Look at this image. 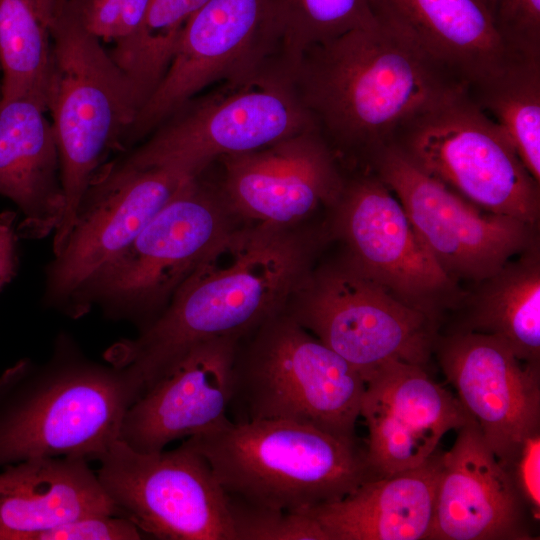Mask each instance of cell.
Returning <instances> with one entry per match:
<instances>
[{
  "instance_id": "obj_16",
  "label": "cell",
  "mask_w": 540,
  "mask_h": 540,
  "mask_svg": "<svg viewBox=\"0 0 540 540\" xmlns=\"http://www.w3.org/2000/svg\"><path fill=\"white\" fill-rule=\"evenodd\" d=\"M218 188L238 220L294 228L343 188L338 159L310 128L257 150L223 156Z\"/></svg>"
},
{
  "instance_id": "obj_11",
  "label": "cell",
  "mask_w": 540,
  "mask_h": 540,
  "mask_svg": "<svg viewBox=\"0 0 540 540\" xmlns=\"http://www.w3.org/2000/svg\"><path fill=\"white\" fill-rule=\"evenodd\" d=\"M189 177L172 168L136 167L123 158L104 164L46 268L44 304L74 319L85 315L97 278Z\"/></svg>"
},
{
  "instance_id": "obj_2",
  "label": "cell",
  "mask_w": 540,
  "mask_h": 540,
  "mask_svg": "<svg viewBox=\"0 0 540 540\" xmlns=\"http://www.w3.org/2000/svg\"><path fill=\"white\" fill-rule=\"evenodd\" d=\"M283 68L337 159L362 155L367 163L406 123L467 90L378 21L312 45Z\"/></svg>"
},
{
  "instance_id": "obj_17",
  "label": "cell",
  "mask_w": 540,
  "mask_h": 540,
  "mask_svg": "<svg viewBox=\"0 0 540 540\" xmlns=\"http://www.w3.org/2000/svg\"><path fill=\"white\" fill-rule=\"evenodd\" d=\"M434 354L504 466L540 430V366L520 360L501 339L474 332L439 333Z\"/></svg>"
},
{
  "instance_id": "obj_3",
  "label": "cell",
  "mask_w": 540,
  "mask_h": 540,
  "mask_svg": "<svg viewBox=\"0 0 540 540\" xmlns=\"http://www.w3.org/2000/svg\"><path fill=\"white\" fill-rule=\"evenodd\" d=\"M141 393L128 370L59 336L47 361L21 359L0 375V468L42 457L98 460Z\"/></svg>"
},
{
  "instance_id": "obj_5",
  "label": "cell",
  "mask_w": 540,
  "mask_h": 540,
  "mask_svg": "<svg viewBox=\"0 0 540 540\" xmlns=\"http://www.w3.org/2000/svg\"><path fill=\"white\" fill-rule=\"evenodd\" d=\"M51 37L46 110L52 116L65 199L52 235L55 253L92 178L110 152L122 150L140 104L130 79L84 25L79 0L55 5Z\"/></svg>"
},
{
  "instance_id": "obj_8",
  "label": "cell",
  "mask_w": 540,
  "mask_h": 540,
  "mask_svg": "<svg viewBox=\"0 0 540 540\" xmlns=\"http://www.w3.org/2000/svg\"><path fill=\"white\" fill-rule=\"evenodd\" d=\"M391 143L421 171L478 208L536 227L540 183L468 90L416 116Z\"/></svg>"
},
{
  "instance_id": "obj_15",
  "label": "cell",
  "mask_w": 540,
  "mask_h": 540,
  "mask_svg": "<svg viewBox=\"0 0 540 540\" xmlns=\"http://www.w3.org/2000/svg\"><path fill=\"white\" fill-rule=\"evenodd\" d=\"M333 230L347 259L364 275L440 329L443 315L465 296L420 240L404 208L372 172L344 180L332 207Z\"/></svg>"
},
{
  "instance_id": "obj_14",
  "label": "cell",
  "mask_w": 540,
  "mask_h": 540,
  "mask_svg": "<svg viewBox=\"0 0 540 540\" xmlns=\"http://www.w3.org/2000/svg\"><path fill=\"white\" fill-rule=\"evenodd\" d=\"M368 164L397 197L437 264L457 283L481 282L535 242V227L478 208L421 171L392 143Z\"/></svg>"
},
{
  "instance_id": "obj_28",
  "label": "cell",
  "mask_w": 540,
  "mask_h": 540,
  "mask_svg": "<svg viewBox=\"0 0 540 540\" xmlns=\"http://www.w3.org/2000/svg\"><path fill=\"white\" fill-rule=\"evenodd\" d=\"M267 14L283 66L312 45L377 22L368 0H269Z\"/></svg>"
},
{
  "instance_id": "obj_20",
  "label": "cell",
  "mask_w": 540,
  "mask_h": 540,
  "mask_svg": "<svg viewBox=\"0 0 540 540\" xmlns=\"http://www.w3.org/2000/svg\"><path fill=\"white\" fill-rule=\"evenodd\" d=\"M456 432L442 451L428 540L535 539L528 509L476 422Z\"/></svg>"
},
{
  "instance_id": "obj_30",
  "label": "cell",
  "mask_w": 540,
  "mask_h": 540,
  "mask_svg": "<svg viewBox=\"0 0 540 540\" xmlns=\"http://www.w3.org/2000/svg\"><path fill=\"white\" fill-rule=\"evenodd\" d=\"M235 540H328L306 512L252 504L226 495Z\"/></svg>"
},
{
  "instance_id": "obj_6",
  "label": "cell",
  "mask_w": 540,
  "mask_h": 540,
  "mask_svg": "<svg viewBox=\"0 0 540 540\" xmlns=\"http://www.w3.org/2000/svg\"><path fill=\"white\" fill-rule=\"evenodd\" d=\"M362 375L285 312L238 343L228 411L233 422L286 420L355 440Z\"/></svg>"
},
{
  "instance_id": "obj_24",
  "label": "cell",
  "mask_w": 540,
  "mask_h": 540,
  "mask_svg": "<svg viewBox=\"0 0 540 540\" xmlns=\"http://www.w3.org/2000/svg\"><path fill=\"white\" fill-rule=\"evenodd\" d=\"M442 451L423 464L364 481L342 499L305 511L328 540H428Z\"/></svg>"
},
{
  "instance_id": "obj_12",
  "label": "cell",
  "mask_w": 540,
  "mask_h": 540,
  "mask_svg": "<svg viewBox=\"0 0 540 540\" xmlns=\"http://www.w3.org/2000/svg\"><path fill=\"white\" fill-rule=\"evenodd\" d=\"M98 479L120 514L163 540H235L224 490L186 440L144 453L117 440L98 460Z\"/></svg>"
},
{
  "instance_id": "obj_37",
  "label": "cell",
  "mask_w": 540,
  "mask_h": 540,
  "mask_svg": "<svg viewBox=\"0 0 540 540\" xmlns=\"http://www.w3.org/2000/svg\"><path fill=\"white\" fill-rule=\"evenodd\" d=\"M1 99H2V92H1V84H0V102H1Z\"/></svg>"
},
{
  "instance_id": "obj_25",
  "label": "cell",
  "mask_w": 540,
  "mask_h": 540,
  "mask_svg": "<svg viewBox=\"0 0 540 540\" xmlns=\"http://www.w3.org/2000/svg\"><path fill=\"white\" fill-rule=\"evenodd\" d=\"M449 332H474L505 342L522 361L540 366V253L536 241L477 283Z\"/></svg>"
},
{
  "instance_id": "obj_7",
  "label": "cell",
  "mask_w": 540,
  "mask_h": 540,
  "mask_svg": "<svg viewBox=\"0 0 540 540\" xmlns=\"http://www.w3.org/2000/svg\"><path fill=\"white\" fill-rule=\"evenodd\" d=\"M237 221L218 186L202 173L187 178L94 282L88 312L98 306L107 317L144 329Z\"/></svg>"
},
{
  "instance_id": "obj_13",
  "label": "cell",
  "mask_w": 540,
  "mask_h": 540,
  "mask_svg": "<svg viewBox=\"0 0 540 540\" xmlns=\"http://www.w3.org/2000/svg\"><path fill=\"white\" fill-rule=\"evenodd\" d=\"M269 0H209L185 25L160 83L138 111L122 150L144 140L212 86L249 82L280 65Z\"/></svg>"
},
{
  "instance_id": "obj_33",
  "label": "cell",
  "mask_w": 540,
  "mask_h": 540,
  "mask_svg": "<svg viewBox=\"0 0 540 540\" xmlns=\"http://www.w3.org/2000/svg\"><path fill=\"white\" fill-rule=\"evenodd\" d=\"M123 0H79L82 21L100 40H114Z\"/></svg>"
},
{
  "instance_id": "obj_23",
  "label": "cell",
  "mask_w": 540,
  "mask_h": 540,
  "mask_svg": "<svg viewBox=\"0 0 540 540\" xmlns=\"http://www.w3.org/2000/svg\"><path fill=\"white\" fill-rule=\"evenodd\" d=\"M100 514L122 516L86 459L42 457L2 467L0 540H37L42 530Z\"/></svg>"
},
{
  "instance_id": "obj_21",
  "label": "cell",
  "mask_w": 540,
  "mask_h": 540,
  "mask_svg": "<svg viewBox=\"0 0 540 540\" xmlns=\"http://www.w3.org/2000/svg\"><path fill=\"white\" fill-rule=\"evenodd\" d=\"M375 19L467 86L521 55L501 35L486 0H368Z\"/></svg>"
},
{
  "instance_id": "obj_36",
  "label": "cell",
  "mask_w": 540,
  "mask_h": 540,
  "mask_svg": "<svg viewBox=\"0 0 540 540\" xmlns=\"http://www.w3.org/2000/svg\"><path fill=\"white\" fill-rule=\"evenodd\" d=\"M51 3L55 6L56 4L58 3H61V2H64V1H68V0H50Z\"/></svg>"
},
{
  "instance_id": "obj_32",
  "label": "cell",
  "mask_w": 540,
  "mask_h": 540,
  "mask_svg": "<svg viewBox=\"0 0 540 540\" xmlns=\"http://www.w3.org/2000/svg\"><path fill=\"white\" fill-rule=\"evenodd\" d=\"M534 522L540 517V430L527 436L503 466Z\"/></svg>"
},
{
  "instance_id": "obj_19",
  "label": "cell",
  "mask_w": 540,
  "mask_h": 540,
  "mask_svg": "<svg viewBox=\"0 0 540 540\" xmlns=\"http://www.w3.org/2000/svg\"><path fill=\"white\" fill-rule=\"evenodd\" d=\"M240 337L202 342L128 409L120 440L152 453L228 419L235 354Z\"/></svg>"
},
{
  "instance_id": "obj_27",
  "label": "cell",
  "mask_w": 540,
  "mask_h": 540,
  "mask_svg": "<svg viewBox=\"0 0 540 540\" xmlns=\"http://www.w3.org/2000/svg\"><path fill=\"white\" fill-rule=\"evenodd\" d=\"M471 99L503 131L540 183V58L520 56L468 88Z\"/></svg>"
},
{
  "instance_id": "obj_18",
  "label": "cell",
  "mask_w": 540,
  "mask_h": 540,
  "mask_svg": "<svg viewBox=\"0 0 540 540\" xmlns=\"http://www.w3.org/2000/svg\"><path fill=\"white\" fill-rule=\"evenodd\" d=\"M363 378L360 416L368 429L367 461L377 476L423 464L446 433L472 420L424 366L389 360Z\"/></svg>"
},
{
  "instance_id": "obj_9",
  "label": "cell",
  "mask_w": 540,
  "mask_h": 540,
  "mask_svg": "<svg viewBox=\"0 0 540 540\" xmlns=\"http://www.w3.org/2000/svg\"><path fill=\"white\" fill-rule=\"evenodd\" d=\"M310 128L285 73L275 69L246 83L218 84L192 98L121 158L136 167L196 176L223 156L257 150Z\"/></svg>"
},
{
  "instance_id": "obj_22",
  "label": "cell",
  "mask_w": 540,
  "mask_h": 540,
  "mask_svg": "<svg viewBox=\"0 0 540 540\" xmlns=\"http://www.w3.org/2000/svg\"><path fill=\"white\" fill-rule=\"evenodd\" d=\"M45 112L30 98L0 103V195L21 212L23 238L53 235L65 209L58 147Z\"/></svg>"
},
{
  "instance_id": "obj_1",
  "label": "cell",
  "mask_w": 540,
  "mask_h": 540,
  "mask_svg": "<svg viewBox=\"0 0 540 540\" xmlns=\"http://www.w3.org/2000/svg\"><path fill=\"white\" fill-rule=\"evenodd\" d=\"M311 238L294 228L235 226L205 255L159 316L105 352L142 393L194 346L247 335L281 313L310 273Z\"/></svg>"
},
{
  "instance_id": "obj_35",
  "label": "cell",
  "mask_w": 540,
  "mask_h": 540,
  "mask_svg": "<svg viewBox=\"0 0 540 540\" xmlns=\"http://www.w3.org/2000/svg\"><path fill=\"white\" fill-rule=\"evenodd\" d=\"M152 0H123L119 25L109 53L126 48L138 35L147 17Z\"/></svg>"
},
{
  "instance_id": "obj_34",
  "label": "cell",
  "mask_w": 540,
  "mask_h": 540,
  "mask_svg": "<svg viewBox=\"0 0 540 540\" xmlns=\"http://www.w3.org/2000/svg\"><path fill=\"white\" fill-rule=\"evenodd\" d=\"M19 237L16 214L12 211L2 212L0 214V291L16 274Z\"/></svg>"
},
{
  "instance_id": "obj_26",
  "label": "cell",
  "mask_w": 540,
  "mask_h": 540,
  "mask_svg": "<svg viewBox=\"0 0 540 540\" xmlns=\"http://www.w3.org/2000/svg\"><path fill=\"white\" fill-rule=\"evenodd\" d=\"M53 11L50 0H0V103L30 98L46 109Z\"/></svg>"
},
{
  "instance_id": "obj_29",
  "label": "cell",
  "mask_w": 540,
  "mask_h": 540,
  "mask_svg": "<svg viewBox=\"0 0 540 540\" xmlns=\"http://www.w3.org/2000/svg\"><path fill=\"white\" fill-rule=\"evenodd\" d=\"M209 0H152L144 25L123 50L109 53L132 82L140 108L163 78L182 31Z\"/></svg>"
},
{
  "instance_id": "obj_4",
  "label": "cell",
  "mask_w": 540,
  "mask_h": 540,
  "mask_svg": "<svg viewBox=\"0 0 540 540\" xmlns=\"http://www.w3.org/2000/svg\"><path fill=\"white\" fill-rule=\"evenodd\" d=\"M186 441L207 460L226 495L286 511L338 501L378 477L358 439L292 421L228 418Z\"/></svg>"
},
{
  "instance_id": "obj_31",
  "label": "cell",
  "mask_w": 540,
  "mask_h": 540,
  "mask_svg": "<svg viewBox=\"0 0 540 540\" xmlns=\"http://www.w3.org/2000/svg\"><path fill=\"white\" fill-rule=\"evenodd\" d=\"M508 46L518 55L540 58V0H486Z\"/></svg>"
},
{
  "instance_id": "obj_10",
  "label": "cell",
  "mask_w": 540,
  "mask_h": 540,
  "mask_svg": "<svg viewBox=\"0 0 540 540\" xmlns=\"http://www.w3.org/2000/svg\"><path fill=\"white\" fill-rule=\"evenodd\" d=\"M283 312L362 377L389 360L425 367L439 335L425 314L395 298L347 258L311 270Z\"/></svg>"
}]
</instances>
